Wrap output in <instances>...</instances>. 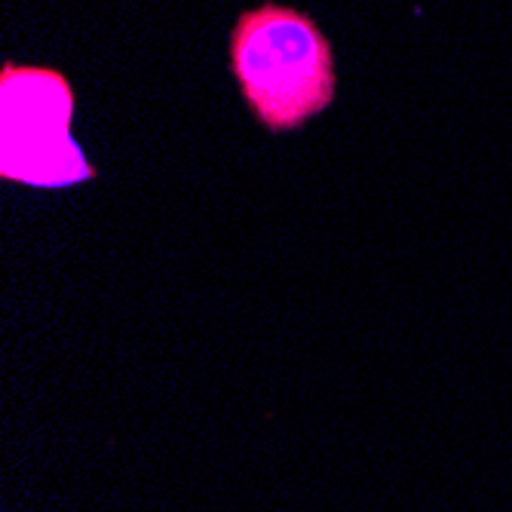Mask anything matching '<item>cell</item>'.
Listing matches in <instances>:
<instances>
[{
	"instance_id": "cell-2",
	"label": "cell",
	"mask_w": 512,
	"mask_h": 512,
	"mask_svg": "<svg viewBox=\"0 0 512 512\" xmlns=\"http://www.w3.org/2000/svg\"><path fill=\"white\" fill-rule=\"evenodd\" d=\"M0 86H4L0 175L34 188H65L96 175L71 138L74 92L59 71L7 65Z\"/></svg>"
},
{
	"instance_id": "cell-1",
	"label": "cell",
	"mask_w": 512,
	"mask_h": 512,
	"mask_svg": "<svg viewBox=\"0 0 512 512\" xmlns=\"http://www.w3.org/2000/svg\"><path fill=\"white\" fill-rule=\"evenodd\" d=\"M230 71L255 120L270 132L298 129L335 99V53L313 19L292 7L246 10L230 31Z\"/></svg>"
}]
</instances>
